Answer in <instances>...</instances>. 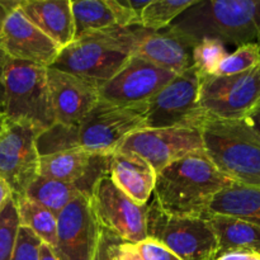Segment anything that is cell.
<instances>
[{
    "instance_id": "obj_1",
    "label": "cell",
    "mask_w": 260,
    "mask_h": 260,
    "mask_svg": "<svg viewBox=\"0 0 260 260\" xmlns=\"http://www.w3.org/2000/svg\"><path fill=\"white\" fill-rule=\"evenodd\" d=\"M231 179L218 172L203 151L175 160L156 174L152 197L168 215L207 218V210Z\"/></svg>"
},
{
    "instance_id": "obj_2",
    "label": "cell",
    "mask_w": 260,
    "mask_h": 260,
    "mask_svg": "<svg viewBox=\"0 0 260 260\" xmlns=\"http://www.w3.org/2000/svg\"><path fill=\"white\" fill-rule=\"evenodd\" d=\"M165 29L193 45L210 38L238 47L260 46V0H196Z\"/></svg>"
},
{
    "instance_id": "obj_3",
    "label": "cell",
    "mask_w": 260,
    "mask_h": 260,
    "mask_svg": "<svg viewBox=\"0 0 260 260\" xmlns=\"http://www.w3.org/2000/svg\"><path fill=\"white\" fill-rule=\"evenodd\" d=\"M144 32L141 25H113L91 33L61 48L50 68L102 85L134 56Z\"/></svg>"
},
{
    "instance_id": "obj_4",
    "label": "cell",
    "mask_w": 260,
    "mask_h": 260,
    "mask_svg": "<svg viewBox=\"0 0 260 260\" xmlns=\"http://www.w3.org/2000/svg\"><path fill=\"white\" fill-rule=\"evenodd\" d=\"M203 152L225 177L260 188V139L244 121L206 118L200 128Z\"/></svg>"
},
{
    "instance_id": "obj_5",
    "label": "cell",
    "mask_w": 260,
    "mask_h": 260,
    "mask_svg": "<svg viewBox=\"0 0 260 260\" xmlns=\"http://www.w3.org/2000/svg\"><path fill=\"white\" fill-rule=\"evenodd\" d=\"M7 122H19L45 131L56 123L47 85V68L9 58L3 73Z\"/></svg>"
},
{
    "instance_id": "obj_6",
    "label": "cell",
    "mask_w": 260,
    "mask_h": 260,
    "mask_svg": "<svg viewBox=\"0 0 260 260\" xmlns=\"http://www.w3.org/2000/svg\"><path fill=\"white\" fill-rule=\"evenodd\" d=\"M147 238L157 241L180 260H213L217 240L207 218L168 215L154 197L146 212Z\"/></svg>"
},
{
    "instance_id": "obj_7",
    "label": "cell",
    "mask_w": 260,
    "mask_h": 260,
    "mask_svg": "<svg viewBox=\"0 0 260 260\" xmlns=\"http://www.w3.org/2000/svg\"><path fill=\"white\" fill-rule=\"evenodd\" d=\"M146 106L98 103L76 126V144L90 154L111 156L128 135L145 128Z\"/></svg>"
},
{
    "instance_id": "obj_8",
    "label": "cell",
    "mask_w": 260,
    "mask_h": 260,
    "mask_svg": "<svg viewBox=\"0 0 260 260\" xmlns=\"http://www.w3.org/2000/svg\"><path fill=\"white\" fill-rule=\"evenodd\" d=\"M260 102V65L230 76H200L198 103L206 118L243 121Z\"/></svg>"
},
{
    "instance_id": "obj_9",
    "label": "cell",
    "mask_w": 260,
    "mask_h": 260,
    "mask_svg": "<svg viewBox=\"0 0 260 260\" xmlns=\"http://www.w3.org/2000/svg\"><path fill=\"white\" fill-rule=\"evenodd\" d=\"M200 74L192 66L178 74L149 102L145 128H197L205 122L198 103Z\"/></svg>"
},
{
    "instance_id": "obj_10",
    "label": "cell",
    "mask_w": 260,
    "mask_h": 260,
    "mask_svg": "<svg viewBox=\"0 0 260 260\" xmlns=\"http://www.w3.org/2000/svg\"><path fill=\"white\" fill-rule=\"evenodd\" d=\"M90 201L102 228L128 243L146 240L147 205L134 202L114 185L109 175H104L95 183Z\"/></svg>"
},
{
    "instance_id": "obj_11",
    "label": "cell",
    "mask_w": 260,
    "mask_h": 260,
    "mask_svg": "<svg viewBox=\"0 0 260 260\" xmlns=\"http://www.w3.org/2000/svg\"><path fill=\"white\" fill-rule=\"evenodd\" d=\"M41 131L19 122H7L0 134V177L8 183L14 198L24 197L38 177L40 155L36 139Z\"/></svg>"
},
{
    "instance_id": "obj_12",
    "label": "cell",
    "mask_w": 260,
    "mask_h": 260,
    "mask_svg": "<svg viewBox=\"0 0 260 260\" xmlns=\"http://www.w3.org/2000/svg\"><path fill=\"white\" fill-rule=\"evenodd\" d=\"M101 231L90 197L78 196L58 213L53 251L58 260H93Z\"/></svg>"
},
{
    "instance_id": "obj_13",
    "label": "cell",
    "mask_w": 260,
    "mask_h": 260,
    "mask_svg": "<svg viewBox=\"0 0 260 260\" xmlns=\"http://www.w3.org/2000/svg\"><path fill=\"white\" fill-rule=\"evenodd\" d=\"M178 74L131 56L123 68L99 86V99L116 106H146Z\"/></svg>"
},
{
    "instance_id": "obj_14",
    "label": "cell",
    "mask_w": 260,
    "mask_h": 260,
    "mask_svg": "<svg viewBox=\"0 0 260 260\" xmlns=\"http://www.w3.org/2000/svg\"><path fill=\"white\" fill-rule=\"evenodd\" d=\"M117 151L135 152L157 174L175 160L203 151V145L197 128H144L128 135Z\"/></svg>"
},
{
    "instance_id": "obj_15",
    "label": "cell",
    "mask_w": 260,
    "mask_h": 260,
    "mask_svg": "<svg viewBox=\"0 0 260 260\" xmlns=\"http://www.w3.org/2000/svg\"><path fill=\"white\" fill-rule=\"evenodd\" d=\"M0 47L9 58L43 68H50L61 50L30 23L19 5L9 12L5 19L0 33Z\"/></svg>"
},
{
    "instance_id": "obj_16",
    "label": "cell",
    "mask_w": 260,
    "mask_h": 260,
    "mask_svg": "<svg viewBox=\"0 0 260 260\" xmlns=\"http://www.w3.org/2000/svg\"><path fill=\"white\" fill-rule=\"evenodd\" d=\"M55 122L62 126H78L99 101V84L73 74L47 68Z\"/></svg>"
},
{
    "instance_id": "obj_17",
    "label": "cell",
    "mask_w": 260,
    "mask_h": 260,
    "mask_svg": "<svg viewBox=\"0 0 260 260\" xmlns=\"http://www.w3.org/2000/svg\"><path fill=\"white\" fill-rule=\"evenodd\" d=\"M111 156L90 154L83 149H71L40 157L38 175L76 185L90 197L95 183L108 175Z\"/></svg>"
},
{
    "instance_id": "obj_18",
    "label": "cell",
    "mask_w": 260,
    "mask_h": 260,
    "mask_svg": "<svg viewBox=\"0 0 260 260\" xmlns=\"http://www.w3.org/2000/svg\"><path fill=\"white\" fill-rule=\"evenodd\" d=\"M193 47L192 42L169 29L152 32L145 28L134 56L165 70L180 74L193 66Z\"/></svg>"
},
{
    "instance_id": "obj_19",
    "label": "cell",
    "mask_w": 260,
    "mask_h": 260,
    "mask_svg": "<svg viewBox=\"0 0 260 260\" xmlns=\"http://www.w3.org/2000/svg\"><path fill=\"white\" fill-rule=\"evenodd\" d=\"M108 175L114 185L137 205L146 206L154 194L156 173L135 152L112 154Z\"/></svg>"
},
{
    "instance_id": "obj_20",
    "label": "cell",
    "mask_w": 260,
    "mask_h": 260,
    "mask_svg": "<svg viewBox=\"0 0 260 260\" xmlns=\"http://www.w3.org/2000/svg\"><path fill=\"white\" fill-rule=\"evenodd\" d=\"M23 14L60 48L74 41L71 0H22Z\"/></svg>"
},
{
    "instance_id": "obj_21",
    "label": "cell",
    "mask_w": 260,
    "mask_h": 260,
    "mask_svg": "<svg viewBox=\"0 0 260 260\" xmlns=\"http://www.w3.org/2000/svg\"><path fill=\"white\" fill-rule=\"evenodd\" d=\"M211 215L230 216L260 226V188L234 183L213 197L207 217Z\"/></svg>"
},
{
    "instance_id": "obj_22",
    "label": "cell",
    "mask_w": 260,
    "mask_h": 260,
    "mask_svg": "<svg viewBox=\"0 0 260 260\" xmlns=\"http://www.w3.org/2000/svg\"><path fill=\"white\" fill-rule=\"evenodd\" d=\"M207 220L217 240V255L231 250L260 254V226L230 216L211 215Z\"/></svg>"
},
{
    "instance_id": "obj_23",
    "label": "cell",
    "mask_w": 260,
    "mask_h": 260,
    "mask_svg": "<svg viewBox=\"0 0 260 260\" xmlns=\"http://www.w3.org/2000/svg\"><path fill=\"white\" fill-rule=\"evenodd\" d=\"M74 41L116 25L106 0H71Z\"/></svg>"
},
{
    "instance_id": "obj_24",
    "label": "cell",
    "mask_w": 260,
    "mask_h": 260,
    "mask_svg": "<svg viewBox=\"0 0 260 260\" xmlns=\"http://www.w3.org/2000/svg\"><path fill=\"white\" fill-rule=\"evenodd\" d=\"M83 194L76 185L38 175L28 187L24 197L43 206L51 212L58 213L78 196Z\"/></svg>"
},
{
    "instance_id": "obj_25",
    "label": "cell",
    "mask_w": 260,
    "mask_h": 260,
    "mask_svg": "<svg viewBox=\"0 0 260 260\" xmlns=\"http://www.w3.org/2000/svg\"><path fill=\"white\" fill-rule=\"evenodd\" d=\"M14 200L17 203L20 226L29 229L43 244H47L52 249L55 248L57 216L27 197Z\"/></svg>"
},
{
    "instance_id": "obj_26",
    "label": "cell",
    "mask_w": 260,
    "mask_h": 260,
    "mask_svg": "<svg viewBox=\"0 0 260 260\" xmlns=\"http://www.w3.org/2000/svg\"><path fill=\"white\" fill-rule=\"evenodd\" d=\"M196 0H151L141 14V27L160 32L169 27Z\"/></svg>"
},
{
    "instance_id": "obj_27",
    "label": "cell",
    "mask_w": 260,
    "mask_h": 260,
    "mask_svg": "<svg viewBox=\"0 0 260 260\" xmlns=\"http://www.w3.org/2000/svg\"><path fill=\"white\" fill-rule=\"evenodd\" d=\"M36 147L40 157L66 150L78 149L76 126H62L55 123L38 135L36 139Z\"/></svg>"
},
{
    "instance_id": "obj_28",
    "label": "cell",
    "mask_w": 260,
    "mask_h": 260,
    "mask_svg": "<svg viewBox=\"0 0 260 260\" xmlns=\"http://www.w3.org/2000/svg\"><path fill=\"white\" fill-rule=\"evenodd\" d=\"M260 65V46L255 43L240 46L234 52L228 53L216 68L215 76H230L253 70Z\"/></svg>"
},
{
    "instance_id": "obj_29",
    "label": "cell",
    "mask_w": 260,
    "mask_h": 260,
    "mask_svg": "<svg viewBox=\"0 0 260 260\" xmlns=\"http://www.w3.org/2000/svg\"><path fill=\"white\" fill-rule=\"evenodd\" d=\"M20 228L14 197H10L0 210V260L12 259Z\"/></svg>"
},
{
    "instance_id": "obj_30",
    "label": "cell",
    "mask_w": 260,
    "mask_h": 260,
    "mask_svg": "<svg viewBox=\"0 0 260 260\" xmlns=\"http://www.w3.org/2000/svg\"><path fill=\"white\" fill-rule=\"evenodd\" d=\"M225 45L220 41L205 38L193 47V66L200 76L213 75L218 63L228 56Z\"/></svg>"
},
{
    "instance_id": "obj_31",
    "label": "cell",
    "mask_w": 260,
    "mask_h": 260,
    "mask_svg": "<svg viewBox=\"0 0 260 260\" xmlns=\"http://www.w3.org/2000/svg\"><path fill=\"white\" fill-rule=\"evenodd\" d=\"M118 27L141 25V14L151 0H106Z\"/></svg>"
},
{
    "instance_id": "obj_32",
    "label": "cell",
    "mask_w": 260,
    "mask_h": 260,
    "mask_svg": "<svg viewBox=\"0 0 260 260\" xmlns=\"http://www.w3.org/2000/svg\"><path fill=\"white\" fill-rule=\"evenodd\" d=\"M41 244L42 241L29 229L20 226L10 260H40Z\"/></svg>"
},
{
    "instance_id": "obj_33",
    "label": "cell",
    "mask_w": 260,
    "mask_h": 260,
    "mask_svg": "<svg viewBox=\"0 0 260 260\" xmlns=\"http://www.w3.org/2000/svg\"><path fill=\"white\" fill-rule=\"evenodd\" d=\"M136 246L145 260H180L169 249L152 239L147 238L146 240L137 243Z\"/></svg>"
},
{
    "instance_id": "obj_34",
    "label": "cell",
    "mask_w": 260,
    "mask_h": 260,
    "mask_svg": "<svg viewBox=\"0 0 260 260\" xmlns=\"http://www.w3.org/2000/svg\"><path fill=\"white\" fill-rule=\"evenodd\" d=\"M122 239L112 234L111 231L102 228L101 238H99L98 246H96L95 255L93 260H114L116 259L117 248Z\"/></svg>"
},
{
    "instance_id": "obj_35",
    "label": "cell",
    "mask_w": 260,
    "mask_h": 260,
    "mask_svg": "<svg viewBox=\"0 0 260 260\" xmlns=\"http://www.w3.org/2000/svg\"><path fill=\"white\" fill-rule=\"evenodd\" d=\"M114 260H145L140 254L136 244L122 240L117 248L116 259Z\"/></svg>"
},
{
    "instance_id": "obj_36",
    "label": "cell",
    "mask_w": 260,
    "mask_h": 260,
    "mask_svg": "<svg viewBox=\"0 0 260 260\" xmlns=\"http://www.w3.org/2000/svg\"><path fill=\"white\" fill-rule=\"evenodd\" d=\"M213 260H260V254L248 250H231L218 254Z\"/></svg>"
},
{
    "instance_id": "obj_37",
    "label": "cell",
    "mask_w": 260,
    "mask_h": 260,
    "mask_svg": "<svg viewBox=\"0 0 260 260\" xmlns=\"http://www.w3.org/2000/svg\"><path fill=\"white\" fill-rule=\"evenodd\" d=\"M249 127L254 131V134L260 139V102L258 103V106L243 119Z\"/></svg>"
},
{
    "instance_id": "obj_38",
    "label": "cell",
    "mask_w": 260,
    "mask_h": 260,
    "mask_svg": "<svg viewBox=\"0 0 260 260\" xmlns=\"http://www.w3.org/2000/svg\"><path fill=\"white\" fill-rule=\"evenodd\" d=\"M18 5H19V2H0V33H2L3 25H4L9 12L15 9Z\"/></svg>"
},
{
    "instance_id": "obj_39",
    "label": "cell",
    "mask_w": 260,
    "mask_h": 260,
    "mask_svg": "<svg viewBox=\"0 0 260 260\" xmlns=\"http://www.w3.org/2000/svg\"><path fill=\"white\" fill-rule=\"evenodd\" d=\"M7 60V55L3 48L0 47V114L3 113V103H4V86H3V73H4V65Z\"/></svg>"
},
{
    "instance_id": "obj_40",
    "label": "cell",
    "mask_w": 260,
    "mask_h": 260,
    "mask_svg": "<svg viewBox=\"0 0 260 260\" xmlns=\"http://www.w3.org/2000/svg\"><path fill=\"white\" fill-rule=\"evenodd\" d=\"M12 189L8 185V183L0 177V210L4 207V205L7 203V201L12 197Z\"/></svg>"
},
{
    "instance_id": "obj_41",
    "label": "cell",
    "mask_w": 260,
    "mask_h": 260,
    "mask_svg": "<svg viewBox=\"0 0 260 260\" xmlns=\"http://www.w3.org/2000/svg\"><path fill=\"white\" fill-rule=\"evenodd\" d=\"M40 260H58V258L50 245L42 243L40 248Z\"/></svg>"
},
{
    "instance_id": "obj_42",
    "label": "cell",
    "mask_w": 260,
    "mask_h": 260,
    "mask_svg": "<svg viewBox=\"0 0 260 260\" xmlns=\"http://www.w3.org/2000/svg\"><path fill=\"white\" fill-rule=\"evenodd\" d=\"M5 124H7V121H5V118L3 114H0V134H2L3 129H4Z\"/></svg>"
}]
</instances>
